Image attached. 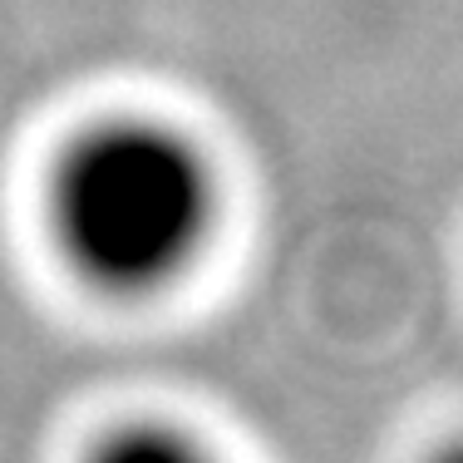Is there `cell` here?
<instances>
[{
    "instance_id": "1",
    "label": "cell",
    "mask_w": 463,
    "mask_h": 463,
    "mask_svg": "<svg viewBox=\"0 0 463 463\" xmlns=\"http://www.w3.org/2000/svg\"><path fill=\"white\" fill-rule=\"evenodd\" d=\"M213 183L193 143L153 124L99 128L64 158L54 227L84 277L143 291L168 281L197 251Z\"/></svg>"
}]
</instances>
